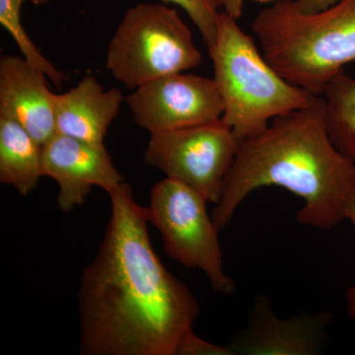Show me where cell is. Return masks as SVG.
<instances>
[{
    "instance_id": "1",
    "label": "cell",
    "mask_w": 355,
    "mask_h": 355,
    "mask_svg": "<svg viewBox=\"0 0 355 355\" xmlns=\"http://www.w3.org/2000/svg\"><path fill=\"white\" fill-rule=\"evenodd\" d=\"M78 292L80 354L177 355L200 313L197 298L160 261L146 207L123 183Z\"/></svg>"
},
{
    "instance_id": "2",
    "label": "cell",
    "mask_w": 355,
    "mask_h": 355,
    "mask_svg": "<svg viewBox=\"0 0 355 355\" xmlns=\"http://www.w3.org/2000/svg\"><path fill=\"white\" fill-rule=\"evenodd\" d=\"M270 186L302 198L296 219L303 225L329 230L345 219V209L355 197V163L329 137L322 96L240 142L212 214L217 228L230 223L252 191Z\"/></svg>"
},
{
    "instance_id": "3",
    "label": "cell",
    "mask_w": 355,
    "mask_h": 355,
    "mask_svg": "<svg viewBox=\"0 0 355 355\" xmlns=\"http://www.w3.org/2000/svg\"><path fill=\"white\" fill-rule=\"evenodd\" d=\"M251 28L268 64L316 96L355 60V0L313 14L294 0H277L257 14Z\"/></svg>"
},
{
    "instance_id": "4",
    "label": "cell",
    "mask_w": 355,
    "mask_h": 355,
    "mask_svg": "<svg viewBox=\"0 0 355 355\" xmlns=\"http://www.w3.org/2000/svg\"><path fill=\"white\" fill-rule=\"evenodd\" d=\"M207 50L224 105L221 120L240 142L265 130L273 119L310 106L317 99L280 76L253 37L223 11L217 20L216 41Z\"/></svg>"
},
{
    "instance_id": "5",
    "label": "cell",
    "mask_w": 355,
    "mask_h": 355,
    "mask_svg": "<svg viewBox=\"0 0 355 355\" xmlns=\"http://www.w3.org/2000/svg\"><path fill=\"white\" fill-rule=\"evenodd\" d=\"M202 53L176 9L139 3L128 9L110 41L106 67L130 90L200 67Z\"/></svg>"
},
{
    "instance_id": "6",
    "label": "cell",
    "mask_w": 355,
    "mask_h": 355,
    "mask_svg": "<svg viewBox=\"0 0 355 355\" xmlns=\"http://www.w3.org/2000/svg\"><path fill=\"white\" fill-rule=\"evenodd\" d=\"M207 202L197 191L166 178L151 190L146 216L158 229L165 252L173 260L202 270L212 289L228 296L235 291L236 284L224 272L219 229L207 214Z\"/></svg>"
},
{
    "instance_id": "7",
    "label": "cell",
    "mask_w": 355,
    "mask_h": 355,
    "mask_svg": "<svg viewBox=\"0 0 355 355\" xmlns=\"http://www.w3.org/2000/svg\"><path fill=\"white\" fill-rule=\"evenodd\" d=\"M240 141L218 120L195 127L151 133L146 164L181 182L217 205L224 182L234 164Z\"/></svg>"
},
{
    "instance_id": "8",
    "label": "cell",
    "mask_w": 355,
    "mask_h": 355,
    "mask_svg": "<svg viewBox=\"0 0 355 355\" xmlns=\"http://www.w3.org/2000/svg\"><path fill=\"white\" fill-rule=\"evenodd\" d=\"M135 123L150 133L220 120L224 105L214 79L178 72L150 81L127 97Z\"/></svg>"
},
{
    "instance_id": "9",
    "label": "cell",
    "mask_w": 355,
    "mask_h": 355,
    "mask_svg": "<svg viewBox=\"0 0 355 355\" xmlns=\"http://www.w3.org/2000/svg\"><path fill=\"white\" fill-rule=\"evenodd\" d=\"M42 168L43 176L57 182L58 207L64 212L83 205L93 187L110 195L125 183L105 146L58 133L43 146Z\"/></svg>"
},
{
    "instance_id": "10",
    "label": "cell",
    "mask_w": 355,
    "mask_h": 355,
    "mask_svg": "<svg viewBox=\"0 0 355 355\" xmlns=\"http://www.w3.org/2000/svg\"><path fill=\"white\" fill-rule=\"evenodd\" d=\"M331 320L330 311L279 319L273 314L268 298L259 296L246 328L229 345L234 355L320 354Z\"/></svg>"
},
{
    "instance_id": "11",
    "label": "cell",
    "mask_w": 355,
    "mask_h": 355,
    "mask_svg": "<svg viewBox=\"0 0 355 355\" xmlns=\"http://www.w3.org/2000/svg\"><path fill=\"white\" fill-rule=\"evenodd\" d=\"M46 78L24 58H0V116L19 123L42 146L57 133L55 93Z\"/></svg>"
},
{
    "instance_id": "12",
    "label": "cell",
    "mask_w": 355,
    "mask_h": 355,
    "mask_svg": "<svg viewBox=\"0 0 355 355\" xmlns=\"http://www.w3.org/2000/svg\"><path fill=\"white\" fill-rule=\"evenodd\" d=\"M123 100L118 88L106 91L94 76L84 77L76 87L55 94L57 133L105 146V137L120 112Z\"/></svg>"
},
{
    "instance_id": "13",
    "label": "cell",
    "mask_w": 355,
    "mask_h": 355,
    "mask_svg": "<svg viewBox=\"0 0 355 355\" xmlns=\"http://www.w3.org/2000/svg\"><path fill=\"white\" fill-rule=\"evenodd\" d=\"M43 146L12 119L0 116V182L10 184L21 196L37 188Z\"/></svg>"
},
{
    "instance_id": "14",
    "label": "cell",
    "mask_w": 355,
    "mask_h": 355,
    "mask_svg": "<svg viewBox=\"0 0 355 355\" xmlns=\"http://www.w3.org/2000/svg\"><path fill=\"white\" fill-rule=\"evenodd\" d=\"M322 96L329 137L336 149L355 163V78L343 70Z\"/></svg>"
},
{
    "instance_id": "15",
    "label": "cell",
    "mask_w": 355,
    "mask_h": 355,
    "mask_svg": "<svg viewBox=\"0 0 355 355\" xmlns=\"http://www.w3.org/2000/svg\"><path fill=\"white\" fill-rule=\"evenodd\" d=\"M24 1L25 0H0V24L17 44L23 58L33 67L41 70L44 76L51 79L53 85L60 88L67 76L42 55L21 22V8Z\"/></svg>"
},
{
    "instance_id": "16",
    "label": "cell",
    "mask_w": 355,
    "mask_h": 355,
    "mask_svg": "<svg viewBox=\"0 0 355 355\" xmlns=\"http://www.w3.org/2000/svg\"><path fill=\"white\" fill-rule=\"evenodd\" d=\"M184 9L200 32L207 48L214 44L220 4L218 0H164Z\"/></svg>"
},
{
    "instance_id": "17",
    "label": "cell",
    "mask_w": 355,
    "mask_h": 355,
    "mask_svg": "<svg viewBox=\"0 0 355 355\" xmlns=\"http://www.w3.org/2000/svg\"><path fill=\"white\" fill-rule=\"evenodd\" d=\"M177 355H234L230 345H214L189 331L178 349Z\"/></svg>"
},
{
    "instance_id": "18",
    "label": "cell",
    "mask_w": 355,
    "mask_h": 355,
    "mask_svg": "<svg viewBox=\"0 0 355 355\" xmlns=\"http://www.w3.org/2000/svg\"><path fill=\"white\" fill-rule=\"evenodd\" d=\"M302 12L313 14L327 10L342 0H294Z\"/></svg>"
},
{
    "instance_id": "19",
    "label": "cell",
    "mask_w": 355,
    "mask_h": 355,
    "mask_svg": "<svg viewBox=\"0 0 355 355\" xmlns=\"http://www.w3.org/2000/svg\"><path fill=\"white\" fill-rule=\"evenodd\" d=\"M223 12L235 19H239L244 10L245 0H218Z\"/></svg>"
},
{
    "instance_id": "20",
    "label": "cell",
    "mask_w": 355,
    "mask_h": 355,
    "mask_svg": "<svg viewBox=\"0 0 355 355\" xmlns=\"http://www.w3.org/2000/svg\"><path fill=\"white\" fill-rule=\"evenodd\" d=\"M345 299H347V314L355 320V286H349L347 289Z\"/></svg>"
},
{
    "instance_id": "21",
    "label": "cell",
    "mask_w": 355,
    "mask_h": 355,
    "mask_svg": "<svg viewBox=\"0 0 355 355\" xmlns=\"http://www.w3.org/2000/svg\"><path fill=\"white\" fill-rule=\"evenodd\" d=\"M345 219H349L355 227V197L350 200L345 212Z\"/></svg>"
},
{
    "instance_id": "22",
    "label": "cell",
    "mask_w": 355,
    "mask_h": 355,
    "mask_svg": "<svg viewBox=\"0 0 355 355\" xmlns=\"http://www.w3.org/2000/svg\"><path fill=\"white\" fill-rule=\"evenodd\" d=\"M254 2H258V3L261 4H268V3H275L277 0H253Z\"/></svg>"
},
{
    "instance_id": "23",
    "label": "cell",
    "mask_w": 355,
    "mask_h": 355,
    "mask_svg": "<svg viewBox=\"0 0 355 355\" xmlns=\"http://www.w3.org/2000/svg\"><path fill=\"white\" fill-rule=\"evenodd\" d=\"M48 1V0H31L32 3L37 4H43L46 3V2Z\"/></svg>"
}]
</instances>
